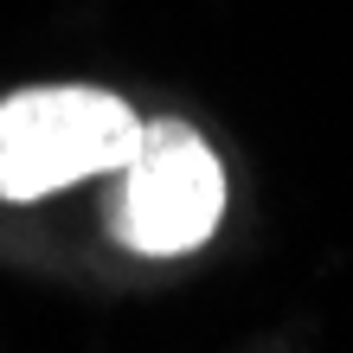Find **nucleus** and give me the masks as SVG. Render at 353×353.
<instances>
[{"label": "nucleus", "instance_id": "obj_1", "mask_svg": "<svg viewBox=\"0 0 353 353\" xmlns=\"http://www.w3.org/2000/svg\"><path fill=\"white\" fill-rule=\"evenodd\" d=\"M141 141V116L90 84H39L0 97V199L26 205L46 193L116 174Z\"/></svg>", "mask_w": 353, "mask_h": 353}, {"label": "nucleus", "instance_id": "obj_2", "mask_svg": "<svg viewBox=\"0 0 353 353\" xmlns=\"http://www.w3.org/2000/svg\"><path fill=\"white\" fill-rule=\"evenodd\" d=\"M225 212V168L186 122H141L135 154L116 168V238L141 257H186Z\"/></svg>", "mask_w": 353, "mask_h": 353}]
</instances>
